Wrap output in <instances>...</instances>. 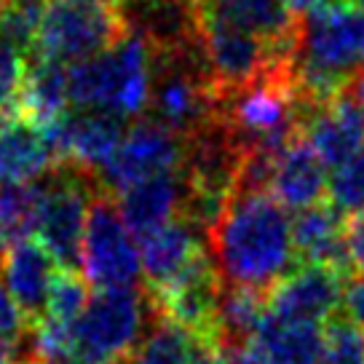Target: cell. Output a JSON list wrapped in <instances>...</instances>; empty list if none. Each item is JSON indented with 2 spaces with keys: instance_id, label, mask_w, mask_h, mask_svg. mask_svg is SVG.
I'll return each mask as SVG.
<instances>
[{
  "instance_id": "cell-13",
  "label": "cell",
  "mask_w": 364,
  "mask_h": 364,
  "mask_svg": "<svg viewBox=\"0 0 364 364\" xmlns=\"http://www.w3.org/2000/svg\"><path fill=\"white\" fill-rule=\"evenodd\" d=\"M292 244L303 265H327L348 276L353 268L348 250V220L332 204H314L292 220Z\"/></svg>"
},
{
  "instance_id": "cell-23",
  "label": "cell",
  "mask_w": 364,
  "mask_h": 364,
  "mask_svg": "<svg viewBox=\"0 0 364 364\" xmlns=\"http://www.w3.org/2000/svg\"><path fill=\"white\" fill-rule=\"evenodd\" d=\"M191 362V335L166 318L153 316L142 343L126 364H188Z\"/></svg>"
},
{
  "instance_id": "cell-4",
  "label": "cell",
  "mask_w": 364,
  "mask_h": 364,
  "mask_svg": "<svg viewBox=\"0 0 364 364\" xmlns=\"http://www.w3.org/2000/svg\"><path fill=\"white\" fill-rule=\"evenodd\" d=\"M124 14L118 6L94 0H46L41 30L30 62L78 65L107 51L126 35Z\"/></svg>"
},
{
  "instance_id": "cell-12",
  "label": "cell",
  "mask_w": 364,
  "mask_h": 364,
  "mask_svg": "<svg viewBox=\"0 0 364 364\" xmlns=\"http://www.w3.org/2000/svg\"><path fill=\"white\" fill-rule=\"evenodd\" d=\"M303 136L324 166L338 169L364 148V110L351 94L300 115Z\"/></svg>"
},
{
  "instance_id": "cell-3",
  "label": "cell",
  "mask_w": 364,
  "mask_h": 364,
  "mask_svg": "<svg viewBox=\"0 0 364 364\" xmlns=\"http://www.w3.org/2000/svg\"><path fill=\"white\" fill-rule=\"evenodd\" d=\"M41 212L35 236L54 257L59 271H80L89 206L102 193L97 171L59 161L41 177Z\"/></svg>"
},
{
  "instance_id": "cell-1",
  "label": "cell",
  "mask_w": 364,
  "mask_h": 364,
  "mask_svg": "<svg viewBox=\"0 0 364 364\" xmlns=\"http://www.w3.org/2000/svg\"><path fill=\"white\" fill-rule=\"evenodd\" d=\"M206 247L223 284L268 295L295 257L292 220L268 193L233 196L223 220L209 230Z\"/></svg>"
},
{
  "instance_id": "cell-20",
  "label": "cell",
  "mask_w": 364,
  "mask_h": 364,
  "mask_svg": "<svg viewBox=\"0 0 364 364\" xmlns=\"http://www.w3.org/2000/svg\"><path fill=\"white\" fill-rule=\"evenodd\" d=\"M268 364H321L324 330L314 321H292L268 314L255 335Z\"/></svg>"
},
{
  "instance_id": "cell-30",
  "label": "cell",
  "mask_w": 364,
  "mask_h": 364,
  "mask_svg": "<svg viewBox=\"0 0 364 364\" xmlns=\"http://www.w3.org/2000/svg\"><path fill=\"white\" fill-rule=\"evenodd\" d=\"M348 250H351L353 268L364 273V212L348 217Z\"/></svg>"
},
{
  "instance_id": "cell-14",
  "label": "cell",
  "mask_w": 364,
  "mask_h": 364,
  "mask_svg": "<svg viewBox=\"0 0 364 364\" xmlns=\"http://www.w3.org/2000/svg\"><path fill=\"white\" fill-rule=\"evenodd\" d=\"M0 257V276L9 287L11 297L19 303L30 321H41L46 316L51 282L57 276V262L46 252L41 241H19Z\"/></svg>"
},
{
  "instance_id": "cell-18",
  "label": "cell",
  "mask_w": 364,
  "mask_h": 364,
  "mask_svg": "<svg viewBox=\"0 0 364 364\" xmlns=\"http://www.w3.org/2000/svg\"><path fill=\"white\" fill-rule=\"evenodd\" d=\"M201 236L204 233H198L191 223L177 217L169 225H164L161 230L150 233L148 239L139 241V262H142V273H145V289L156 292L169 284L188 265L196 250L204 244Z\"/></svg>"
},
{
  "instance_id": "cell-26",
  "label": "cell",
  "mask_w": 364,
  "mask_h": 364,
  "mask_svg": "<svg viewBox=\"0 0 364 364\" xmlns=\"http://www.w3.org/2000/svg\"><path fill=\"white\" fill-rule=\"evenodd\" d=\"M330 204L346 217L364 212V148L338 166L330 177Z\"/></svg>"
},
{
  "instance_id": "cell-19",
  "label": "cell",
  "mask_w": 364,
  "mask_h": 364,
  "mask_svg": "<svg viewBox=\"0 0 364 364\" xmlns=\"http://www.w3.org/2000/svg\"><path fill=\"white\" fill-rule=\"evenodd\" d=\"M68 68L51 65V62H27L16 115H22L24 121H30L41 132H46L48 126H54L59 118L68 115Z\"/></svg>"
},
{
  "instance_id": "cell-35",
  "label": "cell",
  "mask_w": 364,
  "mask_h": 364,
  "mask_svg": "<svg viewBox=\"0 0 364 364\" xmlns=\"http://www.w3.org/2000/svg\"><path fill=\"white\" fill-rule=\"evenodd\" d=\"M62 364H124V362H80V359H73V362H62Z\"/></svg>"
},
{
  "instance_id": "cell-34",
  "label": "cell",
  "mask_w": 364,
  "mask_h": 364,
  "mask_svg": "<svg viewBox=\"0 0 364 364\" xmlns=\"http://www.w3.org/2000/svg\"><path fill=\"white\" fill-rule=\"evenodd\" d=\"M351 97L359 102V107L364 110V68H362V73L353 78V83H351Z\"/></svg>"
},
{
  "instance_id": "cell-6",
  "label": "cell",
  "mask_w": 364,
  "mask_h": 364,
  "mask_svg": "<svg viewBox=\"0 0 364 364\" xmlns=\"http://www.w3.org/2000/svg\"><path fill=\"white\" fill-rule=\"evenodd\" d=\"M80 271L97 289L139 287V244L126 228L115 196L107 191H102L89 206Z\"/></svg>"
},
{
  "instance_id": "cell-10",
  "label": "cell",
  "mask_w": 364,
  "mask_h": 364,
  "mask_svg": "<svg viewBox=\"0 0 364 364\" xmlns=\"http://www.w3.org/2000/svg\"><path fill=\"white\" fill-rule=\"evenodd\" d=\"M343 273L327 265H300L268 292V314L292 321H330L343 306Z\"/></svg>"
},
{
  "instance_id": "cell-28",
  "label": "cell",
  "mask_w": 364,
  "mask_h": 364,
  "mask_svg": "<svg viewBox=\"0 0 364 364\" xmlns=\"http://www.w3.org/2000/svg\"><path fill=\"white\" fill-rule=\"evenodd\" d=\"M24 73H27V65L22 54H16L11 46L0 41V121L16 115Z\"/></svg>"
},
{
  "instance_id": "cell-7",
  "label": "cell",
  "mask_w": 364,
  "mask_h": 364,
  "mask_svg": "<svg viewBox=\"0 0 364 364\" xmlns=\"http://www.w3.org/2000/svg\"><path fill=\"white\" fill-rule=\"evenodd\" d=\"M223 276L217 271L215 257L206 244H201L196 255L188 260L166 287L156 292H148L150 306L156 316L166 318L177 324L196 341H212L220 343V300H223Z\"/></svg>"
},
{
  "instance_id": "cell-11",
  "label": "cell",
  "mask_w": 364,
  "mask_h": 364,
  "mask_svg": "<svg viewBox=\"0 0 364 364\" xmlns=\"http://www.w3.org/2000/svg\"><path fill=\"white\" fill-rule=\"evenodd\" d=\"M54 159L78 164L83 169L100 171L115 153L126 134L124 118L97 110H78L59 118L43 132Z\"/></svg>"
},
{
  "instance_id": "cell-21",
  "label": "cell",
  "mask_w": 364,
  "mask_h": 364,
  "mask_svg": "<svg viewBox=\"0 0 364 364\" xmlns=\"http://www.w3.org/2000/svg\"><path fill=\"white\" fill-rule=\"evenodd\" d=\"M265 316H268V295L244 289V287H225L220 300V318H217L223 351L255 341Z\"/></svg>"
},
{
  "instance_id": "cell-40",
  "label": "cell",
  "mask_w": 364,
  "mask_h": 364,
  "mask_svg": "<svg viewBox=\"0 0 364 364\" xmlns=\"http://www.w3.org/2000/svg\"><path fill=\"white\" fill-rule=\"evenodd\" d=\"M124 3H136V0H124Z\"/></svg>"
},
{
  "instance_id": "cell-22",
  "label": "cell",
  "mask_w": 364,
  "mask_h": 364,
  "mask_svg": "<svg viewBox=\"0 0 364 364\" xmlns=\"http://www.w3.org/2000/svg\"><path fill=\"white\" fill-rule=\"evenodd\" d=\"M41 182L0 185V250L27 241L38 228Z\"/></svg>"
},
{
  "instance_id": "cell-16",
  "label": "cell",
  "mask_w": 364,
  "mask_h": 364,
  "mask_svg": "<svg viewBox=\"0 0 364 364\" xmlns=\"http://www.w3.org/2000/svg\"><path fill=\"white\" fill-rule=\"evenodd\" d=\"M54 164V150L38 126L22 115L0 121V185L41 180Z\"/></svg>"
},
{
  "instance_id": "cell-2",
  "label": "cell",
  "mask_w": 364,
  "mask_h": 364,
  "mask_svg": "<svg viewBox=\"0 0 364 364\" xmlns=\"http://www.w3.org/2000/svg\"><path fill=\"white\" fill-rule=\"evenodd\" d=\"M70 102L118 118L148 110L153 91V51L136 33L126 30L107 51L68 68Z\"/></svg>"
},
{
  "instance_id": "cell-32",
  "label": "cell",
  "mask_w": 364,
  "mask_h": 364,
  "mask_svg": "<svg viewBox=\"0 0 364 364\" xmlns=\"http://www.w3.org/2000/svg\"><path fill=\"white\" fill-rule=\"evenodd\" d=\"M225 362L228 364H268L262 351L255 346V341L241 343V346H233V348H225Z\"/></svg>"
},
{
  "instance_id": "cell-8",
  "label": "cell",
  "mask_w": 364,
  "mask_h": 364,
  "mask_svg": "<svg viewBox=\"0 0 364 364\" xmlns=\"http://www.w3.org/2000/svg\"><path fill=\"white\" fill-rule=\"evenodd\" d=\"M185 153V139L171 134L156 121H136L126 129L121 145L107 159L97 177L107 193H121L129 185L156 174L177 171Z\"/></svg>"
},
{
  "instance_id": "cell-31",
  "label": "cell",
  "mask_w": 364,
  "mask_h": 364,
  "mask_svg": "<svg viewBox=\"0 0 364 364\" xmlns=\"http://www.w3.org/2000/svg\"><path fill=\"white\" fill-rule=\"evenodd\" d=\"M188 364H228V362L220 343L191 338V362Z\"/></svg>"
},
{
  "instance_id": "cell-17",
  "label": "cell",
  "mask_w": 364,
  "mask_h": 364,
  "mask_svg": "<svg viewBox=\"0 0 364 364\" xmlns=\"http://www.w3.org/2000/svg\"><path fill=\"white\" fill-rule=\"evenodd\" d=\"M271 191L279 198V204L297 212L321 204L324 193L330 191V177H327V166L306 142V136H297L279 156Z\"/></svg>"
},
{
  "instance_id": "cell-38",
  "label": "cell",
  "mask_w": 364,
  "mask_h": 364,
  "mask_svg": "<svg viewBox=\"0 0 364 364\" xmlns=\"http://www.w3.org/2000/svg\"><path fill=\"white\" fill-rule=\"evenodd\" d=\"M94 3H105V6H115V0H94Z\"/></svg>"
},
{
  "instance_id": "cell-41",
  "label": "cell",
  "mask_w": 364,
  "mask_h": 364,
  "mask_svg": "<svg viewBox=\"0 0 364 364\" xmlns=\"http://www.w3.org/2000/svg\"><path fill=\"white\" fill-rule=\"evenodd\" d=\"M0 252H3V250H0ZM0 257H3V255H0Z\"/></svg>"
},
{
  "instance_id": "cell-24",
  "label": "cell",
  "mask_w": 364,
  "mask_h": 364,
  "mask_svg": "<svg viewBox=\"0 0 364 364\" xmlns=\"http://www.w3.org/2000/svg\"><path fill=\"white\" fill-rule=\"evenodd\" d=\"M43 11L46 0H11L0 11V41L11 46L16 54L30 59Z\"/></svg>"
},
{
  "instance_id": "cell-39",
  "label": "cell",
  "mask_w": 364,
  "mask_h": 364,
  "mask_svg": "<svg viewBox=\"0 0 364 364\" xmlns=\"http://www.w3.org/2000/svg\"><path fill=\"white\" fill-rule=\"evenodd\" d=\"M9 3H11V0H0V11H3V9L9 6Z\"/></svg>"
},
{
  "instance_id": "cell-37",
  "label": "cell",
  "mask_w": 364,
  "mask_h": 364,
  "mask_svg": "<svg viewBox=\"0 0 364 364\" xmlns=\"http://www.w3.org/2000/svg\"><path fill=\"white\" fill-rule=\"evenodd\" d=\"M353 3H356V9H359V11L364 14V0H353Z\"/></svg>"
},
{
  "instance_id": "cell-9",
  "label": "cell",
  "mask_w": 364,
  "mask_h": 364,
  "mask_svg": "<svg viewBox=\"0 0 364 364\" xmlns=\"http://www.w3.org/2000/svg\"><path fill=\"white\" fill-rule=\"evenodd\" d=\"M196 16H209L247 30L271 48L279 68H295L303 19L292 14L287 0H196Z\"/></svg>"
},
{
  "instance_id": "cell-36",
  "label": "cell",
  "mask_w": 364,
  "mask_h": 364,
  "mask_svg": "<svg viewBox=\"0 0 364 364\" xmlns=\"http://www.w3.org/2000/svg\"><path fill=\"white\" fill-rule=\"evenodd\" d=\"M0 364H14V362H11V359H9V356H6V353L0 351Z\"/></svg>"
},
{
  "instance_id": "cell-27",
  "label": "cell",
  "mask_w": 364,
  "mask_h": 364,
  "mask_svg": "<svg viewBox=\"0 0 364 364\" xmlns=\"http://www.w3.org/2000/svg\"><path fill=\"white\" fill-rule=\"evenodd\" d=\"M321 364H364V332L348 318H330Z\"/></svg>"
},
{
  "instance_id": "cell-15",
  "label": "cell",
  "mask_w": 364,
  "mask_h": 364,
  "mask_svg": "<svg viewBox=\"0 0 364 364\" xmlns=\"http://www.w3.org/2000/svg\"><path fill=\"white\" fill-rule=\"evenodd\" d=\"M115 201H118V209H121L126 228L132 230V236L139 244L142 239H148L150 233H156L164 225H169L171 220L180 217V169L134 182L126 191H121V196Z\"/></svg>"
},
{
  "instance_id": "cell-29",
  "label": "cell",
  "mask_w": 364,
  "mask_h": 364,
  "mask_svg": "<svg viewBox=\"0 0 364 364\" xmlns=\"http://www.w3.org/2000/svg\"><path fill=\"white\" fill-rule=\"evenodd\" d=\"M343 308L351 324H356L364 332V273L359 279H353L351 284L346 287V297H343Z\"/></svg>"
},
{
  "instance_id": "cell-5",
  "label": "cell",
  "mask_w": 364,
  "mask_h": 364,
  "mask_svg": "<svg viewBox=\"0 0 364 364\" xmlns=\"http://www.w3.org/2000/svg\"><path fill=\"white\" fill-rule=\"evenodd\" d=\"M156 311L139 287L100 289L73 324L75 359L80 362H126L142 343Z\"/></svg>"
},
{
  "instance_id": "cell-33",
  "label": "cell",
  "mask_w": 364,
  "mask_h": 364,
  "mask_svg": "<svg viewBox=\"0 0 364 364\" xmlns=\"http://www.w3.org/2000/svg\"><path fill=\"white\" fill-rule=\"evenodd\" d=\"M327 0H287V6L292 9V14H295L297 19H306L308 14H314L316 9H321Z\"/></svg>"
},
{
  "instance_id": "cell-25",
  "label": "cell",
  "mask_w": 364,
  "mask_h": 364,
  "mask_svg": "<svg viewBox=\"0 0 364 364\" xmlns=\"http://www.w3.org/2000/svg\"><path fill=\"white\" fill-rule=\"evenodd\" d=\"M86 306H89V282L80 276V271H57L43 318L62 327H73Z\"/></svg>"
}]
</instances>
